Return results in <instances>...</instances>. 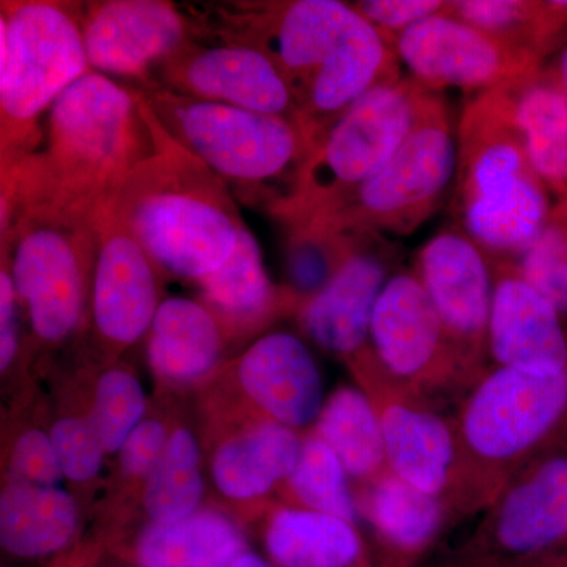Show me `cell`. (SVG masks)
<instances>
[{
	"label": "cell",
	"mask_w": 567,
	"mask_h": 567,
	"mask_svg": "<svg viewBox=\"0 0 567 567\" xmlns=\"http://www.w3.org/2000/svg\"><path fill=\"white\" fill-rule=\"evenodd\" d=\"M153 152L137 89L91 71L48 112L39 147L0 169V218L31 205L99 207Z\"/></svg>",
	"instance_id": "cell-1"
},
{
	"label": "cell",
	"mask_w": 567,
	"mask_h": 567,
	"mask_svg": "<svg viewBox=\"0 0 567 567\" xmlns=\"http://www.w3.org/2000/svg\"><path fill=\"white\" fill-rule=\"evenodd\" d=\"M142 103L155 152L106 200L159 274L199 282L233 256L246 223L233 189Z\"/></svg>",
	"instance_id": "cell-2"
},
{
	"label": "cell",
	"mask_w": 567,
	"mask_h": 567,
	"mask_svg": "<svg viewBox=\"0 0 567 567\" xmlns=\"http://www.w3.org/2000/svg\"><path fill=\"white\" fill-rule=\"evenodd\" d=\"M454 183L457 227L491 259L516 260L550 218V193L529 162L499 89L465 104Z\"/></svg>",
	"instance_id": "cell-3"
},
{
	"label": "cell",
	"mask_w": 567,
	"mask_h": 567,
	"mask_svg": "<svg viewBox=\"0 0 567 567\" xmlns=\"http://www.w3.org/2000/svg\"><path fill=\"white\" fill-rule=\"evenodd\" d=\"M136 89L159 125L234 196L282 215L312 152L300 122L178 95L155 82Z\"/></svg>",
	"instance_id": "cell-4"
},
{
	"label": "cell",
	"mask_w": 567,
	"mask_h": 567,
	"mask_svg": "<svg viewBox=\"0 0 567 567\" xmlns=\"http://www.w3.org/2000/svg\"><path fill=\"white\" fill-rule=\"evenodd\" d=\"M454 421L465 517L486 511L533 458L567 443V369L540 377L492 364L458 401Z\"/></svg>",
	"instance_id": "cell-5"
},
{
	"label": "cell",
	"mask_w": 567,
	"mask_h": 567,
	"mask_svg": "<svg viewBox=\"0 0 567 567\" xmlns=\"http://www.w3.org/2000/svg\"><path fill=\"white\" fill-rule=\"evenodd\" d=\"M91 71L80 2H0V169L39 147L48 112Z\"/></svg>",
	"instance_id": "cell-6"
},
{
	"label": "cell",
	"mask_w": 567,
	"mask_h": 567,
	"mask_svg": "<svg viewBox=\"0 0 567 567\" xmlns=\"http://www.w3.org/2000/svg\"><path fill=\"white\" fill-rule=\"evenodd\" d=\"M96 208L31 205L0 219L2 262L33 334L47 344L69 339L92 290Z\"/></svg>",
	"instance_id": "cell-7"
},
{
	"label": "cell",
	"mask_w": 567,
	"mask_h": 567,
	"mask_svg": "<svg viewBox=\"0 0 567 567\" xmlns=\"http://www.w3.org/2000/svg\"><path fill=\"white\" fill-rule=\"evenodd\" d=\"M440 93L425 92L415 126L364 185L300 226L324 234L415 233L456 178L457 136Z\"/></svg>",
	"instance_id": "cell-8"
},
{
	"label": "cell",
	"mask_w": 567,
	"mask_h": 567,
	"mask_svg": "<svg viewBox=\"0 0 567 567\" xmlns=\"http://www.w3.org/2000/svg\"><path fill=\"white\" fill-rule=\"evenodd\" d=\"M425 92L404 76L377 85L342 112L317 140L278 219L289 229L300 226L374 177L415 126Z\"/></svg>",
	"instance_id": "cell-9"
},
{
	"label": "cell",
	"mask_w": 567,
	"mask_h": 567,
	"mask_svg": "<svg viewBox=\"0 0 567 567\" xmlns=\"http://www.w3.org/2000/svg\"><path fill=\"white\" fill-rule=\"evenodd\" d=\"M382 425L388 468L425 494L442 498L458 516L462 462L454 413L393 379L371 349L350 363Z\"/></svg>",
	"instance_id": "cell-10"
},
{
	"label": "cell",
	"mask_w": 567,
	"mask_h": 567,
	"mask_svg": "<svg viewBox=\"0 0 567 567\" xmlns=\"http://www.w3.org/2000/svg\"><path fill=\"white\" fill-rule=\"evenodd\" d=\"M350 3L339 0L230 2L212 14H189L196 39L215 37L264 52L289 82L295 102L322 69L352 18Z\"/></svg>",
	"instance_id": "cell-11"
},
{
	"label": "cell",
	"mask_w": 567,
	"mask_h": 567,
	"mask_svg": "<svg viewBox=\"0 0 567 567\" xmlns=\"http://www.w3.org/2000/svg\"><path fill=\"white\" fill-rule=\"evenodd\" d=\"M369 349L393 379L435 401L462 399L472 388L415 271L386 282L372 316Z\"/></svg>",
	"instance_id": "cell-12"
},
{
	"label": "cell",
	"mask_w": 567,
	"mask_h": 567,
	"mask_svg": "<svg viewBox=\"0 0 567 567\" xmlns=\"http://www.w3.org/2000/svg\"><path fill=\"white\" fill-rule=\"evenodd\" d=\"M567 546V443L507 481L462 550L487 567H522Z\"/></svg>",
	"instance_id": "cell-13"
},
{
	"label": "cell",
	"mask_w": 567,
	"mask_h": 567,
	"mask_svg": "<svg viewBox=\"0 0 567 567\" xmlns=\"http://www.w3.org/2000/svg\"><path fill=\"white\" fill-rule=\"evenodd\" d=\"M391 47L406 78L427 92L457 87L477 95L544 69L532 51L445 13L412 25Z\"/></svg>",
	"instance_id": "cell-14"
},
{
	"label": "cell",
	"mask_w": 567,
	"mask_h": 567,
	"mask_svg": "<svg viewBox=\"0 0 567 567\" xmlns=\"http://www.w3.org/2000/svg\"><path fill=\"white\" fill-rule=\"evenodd\" d=\"M415 275L431 298L470 382L491 368V322L494 275L491 259L458 229L442 230L416 254Z\"/></svg>",
	"instance_id": "cell-15"
},
{
	"label": "cell",
	"mask_w": 567,
	"mask_h": 567,
	"mask_svg": "<svg viewBox=\"0 0 567 567\" xmlns=\"http://www.w3.org/2000/svg\"><path fill=\"white\" fill-rule=\"evenodd\" d=\"M80 21L92 71L134 87L196 35L192 17L166 0L80 2Z\"/></svg>",
	"instance_id": "cell-16"
},
{
	"label": "cell",
	"mask_w": 567,
	"mask_h": 567,
	"mask_svg": "<svg viewBox=\"0 0 567 567\" xmlns=\"http://www.w3.org/2000/svg\"><path fill=\"white\" fill-rule=\"evenodd\" d=\"M152 82L178 95L298 121L292 89L278 65L264 52L233 41H189Z\"/></svg>",
	"instance_id": "cell-17"
},
{
	"label": "cell",
	"mask_w": 567,
	"mask_h": 567,
	"mask_svg": "<svg viewBox=\"0 0 567 567\" xmlns=\"http://www.w3.org/2000/svg\"><path fill=\"white\" fill-rule=\"evenodd\" d=\"M95 226L93 327L107 344L128 347L148 333L162 303L159 271L107 200L96 208Z\"/></svg>",
	"instance_id": "cell-18"
},
{
	"label": "cell",
	"mask_w": 567,
	"mask_h": 567,
	"mask_svg": "<svg viewBox=\"0 0 567 567\" xmlns=\"http://www.w3.org/2000/svg\"><path fill=\"white\" fill-rule=\"evenodd\" d=\"M391 267L393 249L382 235H353L333 278L298 308L301 330L324 352L353 363L369 352L372 316Z\"/></svg>",
	"instance_id": "cell-19"
},
{
	"label": "cell",
	"mask_w": 567,
	"mask_h": 567,
	"mask_svg": "<svg viewBox=\"0 0 567 567\" xmlns=\"http://www.w3.org/2000/svg\"><path fill=\"white\" fill-rule=\"evenodd\" d=\"M491 264L494 297L488 357L492 364L524 374H561L567 369V330L561 315L522 276L516 260L491 259Z\"/></svg>",
	"instance_id": "cell-20"
},
{
	"label": "cell",
	"mask_w": 567,
	"mask_h": 567,
	"mask_svg": "<svg viewBox=\"0 0 567 567\" xmlns=\"http://www.w3.org/2000/svg\"><path fill=\"white\" fill-rule=\"evenodd\" d=\"M401 78L404 74L393 47L353 9L333 54L298 100V121L312 148L324 130L361 96L377 85Z\"/></svg>",
	"instance_id": "cell-21"
},
{
	"label": "cell",
	"mask_w": 567,
	"mask_h": 567,
	"mask_svg": "<svg viewBox=\"0 0 567 567\" xmlns=\"http://www.w3.org/2000/svg\"><path fill=\"white\" fill-rule=\"evenodd\" d=\"M238 380L268 420L303 431L324 405L323 382L315 354L298 336L265 334L238 361Z\"/></svg>",
	"instance_id": "cell-22"
},
{
	"label": "cell",
	"mask_w": 567,
	"mask_h": 567,
	"mask_svg": "<svg viewBox=\"0 0 567 567\" xmlns=\"http://www.w3.org/2000/svg\"><path fill=\"white\" fill-rule=\"evenodd\" d=\"M358 509L374 532L383 567H413L456 520L453 507L388 470L363 486Z\"/></svg>",
	"instance_id": "cell-23"
},
{
	"label": "cell",
	"mask_w": 567,
	"mask_h": 567,
	"mask_svg": "<svg viewBox=\"0 0 567 567\" xmlns=\"http://www.w3.org/2000/svg\"><path fill=\"white\" fill-rule=\"evenodd\" d=\"M555 205L567 199V95L550 69L498 87Z\"/></svg>",
	"instance_id": "cell-24"
},
{
	"label": "cell",
	"mask_w": 567,
	"mask_h": 567,
	"mask_svg": "<svg viewBox=\"0 0 567 567\" xmlns=\"http://www.w3.org/2000/svg\"><path fill=\"white\" fill-rule=\"evenodd\" d=\"M147 334L148 364L166 382L189 383L207 375L224 350L221 320L192 298L163 300Z\"/></svg>",
	"instance_id": "cell-25"
},
{
	"label": "cell",
	"mask_w": 567,
	"mask_h": 567,
	"mask_svg": "<svg viewBox=\"0 0 567 567\" xmlns=\"http://www.w3.org/2000/svg\"><path fill=\"white\" fill-rule=\"evenodd\" d=\"M264 543L278 567H372L358 525L303 507L275 509Z\"/></svg>",
	"instance_id": "cell-26"
},
{
	"label": "cell",
	"mask_w": 567,
	"mask_h": 567,
	"mask_svg": "<svg viewBox=\"0 0 567 567\" xmlns=\"http://www.w3.org/2000/svg\"><path fill=\"white\" fill-rule=\"evenodd\" d=\"M301 446L297 431L265 420L219 446L213 457V481L227 498H260L286 483Z\"/></svg>",
	"instance_id": "cell-27"
},
{
	"label": "cell",
	"mask_w": 567,
	"mask_h": 567,
	"mask_svg": "<svg viewBox=\"0 0 567 567\" xmlns=\"http://www.w3.org/2000/svg\"><path fill=\"white\" fill-rule=\"evenodd\" d=\"M197 286L216 317L238 327H259L276 312L300 308L286 287L276 289L270 281L262 249L248 226L241 229L233 256Z\"/></svg>",
	"instance_id": "cell-28"
},
{
	"label": "cell",
	"mask_w": 567,
	"mask_h": 567,
	"mask_svg": "<svg viewBox=\"0 0 567 567\" xmlns=\"http://www.w3.org/2000/svg\"><path fill=\"white\" fill-rule=\"evenodd\" d=\"M78 527L73 496L61 487L7 484L0 496V544L18 558L58 554Z\"/></svg>",
	"instance_id": "cell-29"
},
{
	"label": "cell",
	"mask_w": 567,
	"mask_h": 567,
	"mask_svg": "<svg viewBox=\"0 0 567 567\" xmlns=\"http://www.w3.org/2000/svg\"><path fill=\"white\" fill-rule=\"evenodd\" d=\"M240 528L216 511H196L174 524H153L137 540L141 567H226L245 554Z\"/></svg>",
	"instance_id": "cell-30"
},
{
	"label": "cell",
	"mask_w": 567,
	"mask_h": 567,
	"mask_svg": "<svg viewBox=\"0 0 567 567\" xmlns=\"http://www.w3.org/2000/svg\"><path fill=\"white\" fill-rule=\"evenodd\" d=\"M312 434L333 450L347 475L361 487L390 470L379 415L361 388H338L324 401Z\"/></svg>",
	"instance_id": "cell-31"
},
{
	"label": "cell",
	"mask_w": 567,
	"mask_h": 567,
	"mask_svg": "<svg viewBox=\"0 0 567 567\" xmlns=\"http://www.w3.org/2000/svg\"><path fill=\"white\" fill-rule=\"evenodd\" d=\"M443 13L543 61L567 35V0H456Z\"/></svg>",
	"instance_id": "cell-32"
},
{
	"label": "cell",
	"mask_w": 567,
	"mask_h": 567,
	"mask_svg": "<svg viewBox=\"0 0 567 567\" xmlns=\"http://www.w3.org/2000/svg\"><path fill=\"white\" fill-rule=\"evenodd\" d=\"M203 494L199 445L192 432L177 429L145 480V511L153 524H174L196 513Z\"/></svg>",
	"instance_id": "cell-33"
},
{
	"label": "cell",
	"mask_w": 567,
	"mask_h": 567,
	"mask_svg": "<svg viewBox=\"0 0 567 567\" xmlns=\"http://www.w3.org/2000/svg\"><path fill=\"white\" fill-rule=\"evenodd\" d=\"M284 484L293 506L358 525L360 509L350 477L333 450L319 436L303 439L297 465Z\"/></svg>",
	"instance_id": "cell-34"
},
{
	"label": "cell",
	"mask_w": 567,
	"mask_h": 567,
	"mask_svg": "<svg viewBox=\"0 0 567 567\" xmlns=\"http://www.w3.org/2000/svg\"><path fill=\"white\" fill-rule=\"evenodd\" d=\"M289 230L286 289L301 305L333 278L353 244V235L324 234L306 227Z\"/></svg>",
	"instance_id": "cell-35"
},
{
	"label": "cell",
	"mask_w": 567,
	"mask_h": 567,
	"mask_svg": "<svg viewBox=\"0 0 567 567\" xmlns=\"http://www.w3.org/2000/svg\"><path fill=\"white\" fill-rule=\"evenodd\" d=\"M145 393L140 380L123 369H111L100 377L89 421L107 453H117L130 434L142 423Z\"/></svg>",
	"instance_id": "cell-36"
},
{
	"label": "cell",
	"mask_w": 567,
	"mask_h": 567,
	"mask_svg": "<svg viewBox=\"0 0 567 567\" xmlns=\"http://www.w3.org/2000/svg\"><path fill=\"white\" fill-rule=\"evenodd\" d=\"M518 271L567 317V212L551 210L533 244L516 259Z\"/></svg>",
	"instance_id": "cell-37"
},
{
	"label": "cell",
	"mask_w": 567,
	"mask_h": 567,
	"mask_svg": "<svg viewBox=\"0 0 567 567\" xmlns=\"http://www.w3.org/2000/svg\"><path fill=\"white\" fill-rule=\"evenodd\" d=\"M50 436L63 476L82 483L99 475L106 451L89 417H63Z\"/></svg>",
	"instance_id": "cell-38"
},
{
	"label": "cell",
	"mask_w": 567,
	"mask_h": 567,
	"mask_svg": "<svg viewBox=\"0 0 567 567\" xmlns=\"http://www.w3.org/2000/svg\"><path fill=\"white\" fill-rule=\"evenodd\" d=\"M62 477L51 436L35 429L24 432L11 453L9 484L58 487Z\"/></svg>",
	"instance_id": "cell-39"
},
{
	"label": "cell",
	"mask_w": 567,
	"mask_h": 567,
	"mask_svg": "<svg viewBox=\"0 0 567 567\" xmlns=\"http://www.w3.org/2000/svg\"><path fill=\"white\" fill-rule=\"evenodd\" d=\"M350 6L377 32L382 33L388 43L393 44V41L409 31L412 25L443 13L447 2L443 0H360Z\"/></svg>",
	"instance_id": "cell-40"
},
{
	"label": "cell",
	"mask_w": 567,
	"mask_h": 567,
	"mask_svg": "<svg viewBox=\"0 0 567 567\" xmlns=\"http://www.w3.org/2000/svg\"><path fill=\"white\" fill-rule=\"evenodd\" d=\"M169 436L159 421H142L118 451L123 475L147 480L162 458Z\"/></svg>",
	"instance_id": "cell-41"
},
{
	"label": "cell",
	"mask_w": 567,
	"mask_h": 567,
	"mask_svg": "<svg viewBox=\"0 0 567 567\" xmlns=\"http://www.w3.org/2000/svg\"><path fill=\"white\" fill-rule=\"evenodd\" d=\"M20 298L9 267L0 270V369L7 371L20 352Z\"/></svg>",
	"instance_id": "cell-42"
},
{
	"label": "cell",
	"mask_w": 567,
	"mask_h": 567,
	"mask_svg": "<svg viewBox=\"0 0 567 567\" xmlns=\"http://www.w3.org/2000/svg\"><path fill=\"white\" fill-rule=\"evenodd\" d=\"M522 567H567V546L548 550Z\"/></svg>",
	"instance_id": "cell-43"
},
{
	"label": "cell",
	"mask_w": 567,
	"mask_h": 567,
	"mask_svg": "<svg viewBox=\"0 0 567 567\" xmlns=\"http://www.w3.org/2000/svg\"><path fill=\"white\" fill-rule=\"evenodd\" d=\"M226 567H278L275 563L268 561L252 551L246 550L245 554L238 555L234 561H230Z\"/></svg>",
	"instance_id": "cell-44"
},
{
	"label": "cell",
	"mask_w": 567,
	"mask_h": 567,
	"mask_svg": "<svg viewBox=\"0 0 567 567\" xmlns=\"http://www.w3.org/2000/svg\"><path fill=\"white\" fill-rule=\"evenodd\" d=\"M436 567H487L476 558L470 557L464 550H458L456 555L447 558L446 561L440 563Z\"/></svg>",
	"instance_id": "cell-45"
},
{
	"label": "cell",
	"mask_w": 567,
	"mask_h": 567,
	"mask_svg": "<svg viewBox=\"0 0 567 567\" xmlns=\"http://www.w3.org/2000/svg\"><path fill=\"white\" fill-rule=\"evenodd\" d=\"M550 70L554 76L557 78L559 87H561L567 95V41L565 47H563L557 63H555L554 69Z\"/></svg>",
	"instance_id": "cell-46"
},
{
	"label": "cell",
	"mask_w": 567,
	"mask_h": 567,
	"mask_svg": "<svg viewBox=\"0 0 567 567\" xmlns=\"http://www.w3.org/2000/svg\"><path fill=\"white\" fill-rule=\"evenodd\" d=\"M554 208H557V210L567 212V199L563 200L561 204L555 205Z\"/></svg>",
	"instance_id": "cell-47"
}]
</instances>
